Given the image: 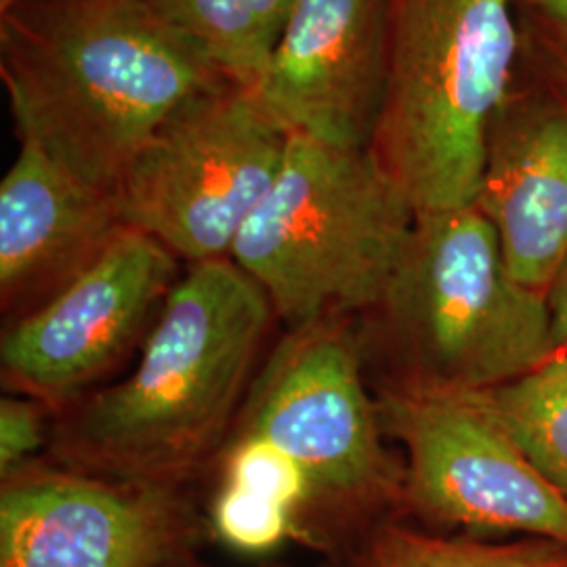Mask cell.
<instances>
[{"label": "cell", "instance_id": "cell-7", "mask_svg": "<svg viewBox=\"0 0 567 567\" xmlns=\"http://www.w3.org/2000/svg\"><path fill=\"white\" fill-rule=\"evenodd\" d=\"M286 143L248 89L221 84L185 103L126 164L116 183L122 219L183 265L229 259Z\"/></svg>", "mask_w": 567, "mask_h": 567}, {"label": "cell", "instance_id": "cell-15", "mask_svg": "<svg viewBox=\"0 0 567 567\" xmlns=\"http://www.w3.org/2000/svg\"><path fill=\"white\" fill-rule=\"evenodd\" d=\"M486 395L529 461L567 498V355Z\"/></svg>", "mask_w": 567, "mask_h": 567}, {"label": "cell", "instance_id": "cell-23", "mask_svg": "<svg viewBox=\"0 0 567 567\" xmlns=\"http://www.w3.org/2000/svg\"><path fill=\"white\" fill-rule=\"evenodd\" d=\"M168 567H206L203 566V564H198L196 561V555L194 557H189V559H183V561H179V564H173V566Z\"/></svg>", "mask_w": 567, "mask_h": 567}, {"label": "cell", "instance_id": "cell-10", "mask_svg": "<svg viewBox=\"0 0 567 567\" xmlns=\"http://www.w3.org/2000/svg\"><path fill=\"white\" fill-rule=\"evenodd\" d=\"M204 519L187 487L118 482L42 456L2 480L0 567H168Z\"/></svg>", "mask_w": 567, "mask_h": 567}, {"label": "cell", "instance_id": "cell-9", "mask_svg": "<svg viewBox=\"0 0 567 567\" xmlns=\"http://www.w3.org/2000/svg\"><path fill=\"white\" fill-rule=\"evenodd\" d=\"M182 265L158 240L128 227L55 299L4 324L0 379L7 393L39 400L58 414L100 389L142 347Z\"/></svg>", "mask_w": 567, "mask_h": 567}, {"label": "cell", "instance_id": "cell-12", "mask_svg": "<svg viewBox=\"0 0 567 567\" xmlns=\"http://www.w3.org/2000/svg\"><path fill=\"white\" fill-rule=\"evenodd\" d=\"M128 229L116 189L86 182L34 143L0 182V311L18 322L55 299Z\"/></svg>", "mask_w": 567, "mask_h": 567}, {"label": "cell", "instance_id": "cell-21", "mask_svg": "<svg viewBox=\"0 0 567 567\" xmlns=\"http://www.w3.org/2000/svg\"><path fill=\"white\" fill-rule=\"evenodd\" d=\"M555 355H567V264L548 290Z\"/></svg>", "mask_w": 567, "mask_h": 567}, {"label": "cell", "instance_id": "cell-8", "mask_svg": "<svg viewBox=\"0 0 567 567\" xmlns=\"http://www.w3.org/2000/svg\"><path fill=\"white\" fill-rule=\"evenodd\" d=\"M377 405L386 435L404 447L410 513L567 545L566 496L529 461L486 391L385 386Z\"/></svg>", "mask_w": 567, "mask_h": 567}, {"label": "cell", "instance_id": "cell-4", "mask_svg": "<svg viewBox=\"0 0 567 567\" xmlns=\"http://www.w3.org/2000/svg\"><path fill=\"white\" fill-rule=\"evenodd\" d=\"M416 210L368 150L288 137L231 261L288 328L360 320L383 301Z\"/></svg>", "mask_w": 567, "mask_h": 567}, {"label": "cell", "instance_id": "cell-19", "mask_svg": "<svg viewBox=\"0 0 567 567\" xmlns=\"http://www.w3.org/2000/svg\"><path fill=\"white\" fill-rule=\"evenodd\" d=\"M55 414L39 400L7 393L0 400V480L42 458L49 447Z\"/></svg>", "mask_w": 567, "mask_h": 567}, {"label": "cell", "instance_id": "cell-3", "mask_svg": "<svg viewBox=\"0 0 567 567\" xmlns=\"http://www.w3.org/2000/svg\"><path fill=\"white\" fill-rule=\"evenodd\" d=\"M360 334L386 344L385 386L487 391L555 355L547 295L508 274L496 229L473 204L416 213L383 301Z\"/></svg>", "mask_w": 567, "mask_h": 567}, {"label": "cell", "instance_id": "cell-13", "mask_svg": "<svg viewBox=\"0 0 567 567\" xmlns=\"http://www.w3.org/2000/svg\"><path fill=\"white\" fill-rule=\"evenodd\" d=\"M475 206L498 234L508 274L548 297L567 264V93L553 82L508 91L487 131Z\"/></svg>", "mask_w": 567, "mask_h": 567}, {"label": "cell", "instance_id": "cell-20", "mask_svg": "<svg viewBox=\"0 0 567 567\" xmlns=\"http://www.w3.org/2000/svg\"><path fill=\"white\" fill-rule=\"evenodd\" d=\"M526 41L538 74L567 93V25L527 16Z\"/></svg>", "mask_w": 567, "mask_h": 567}, {"label": "cell", "instance_id": "cell-11", "mask_svg": "<svg viewBox=\"0 0 567 567\" xmlns=\"http://www.w3.org/2000/svg\"><path fill=\"white\" fill-rule=\"evenodd\" d=\"M389 82V0H297L255 100L288 137L372 147Z\"/></svg>", "mask_w": 567, "mask_h": 567}, {"label": "cell", "instance_id": "cell-25", "mask_svg": "<svg viewBox=\"0 0 567 567\" xmlns=\"http://www.w3.org/2000/svg\"><path fill=\"white\" fill-rule=\"evenodd\" d=\"M16 2H21V0H0V9L9 7V4H16Z\"/></svg>", "mask_w": 567, "mask_h": 567}, {"label": "cell", "instance_id": "cell-17", "mask_svg": "<svg viewBox=\"0 0 567 567\" xmlns=\"http://www.w3.org/2000/svg\"><path fill=\"white\" fill-rule=\"evenodd\" d=\"M215 538L244 555H269L284 543H301L299 519L290 508L248 487L217 480L208 505Z\"/></svg>", "mask_w": 567, "mask_h": 567}, {"label": "cell", "instance_id": "cell-14", "mask_svg": "<svg viewBox=\"0 0 567 567\" xmlns=\"http://www.w3.org/2000/svg\"><path fill=\"white\" fill-rule=\"evenodd\" d=\"M154 16L221 79L252 89L297 0H145Z\"/></svg>", "mask_w": 567, "mask_h": 567}, {"label": "cell", "instance_id": "cell-22", "mask_svg": "<svg viewBox=\"0 0 567 567\" xmlns=\"http://www.w3.org/2000/svg\"><path fill=\"white\" fill-rule=\"evenodd\" d=\"M527 16L567 25V0H522Z\"/></svg>", "mask_w": 567, "mask_h": 567}, {"label": "cell", "instance_id": "cell-24", "mask_svg": "<svg viewBox=\"0 0 567 567\" xmlns=\"http://www.w3.org/2000/svg\"><path fill=\"white\" fill-rule=\"evenodd\" d=\"M264 567H290V566H280V564H265ZM320 567H339L337 564H326V566Z\"/></svg>", "mask_w": 567, "mask_h": 567}, {"label": "cell", "instance_id": "cell-2", "mask_svg": "<svg viewBox=\"0 0 567 567\" xmlns=\"http://www.w3.org/2000/svg\"><path fill=\"white\" fill-rule=\"evenodd\" d=\"M0 79L20 142L110 189L175 112L227 84L145 0L2 7Z\"/></svg>", "mask_w": 567, "mask_h": 567}, {"label": "cell", "instance_id": "cell-6", "mask_svg": "<svg viewBox=\"0 0 567 567\" xmlns=\"http://www.w3.org/2000/svg\"><path fill=\"white\" fill-rule=\"evenodd\" d=\"M355 322L284 330L231 431L261 435L301 466L309 484L301 543L324 553H337L389 508L404 507L405 465L386 447Z\"/></svg>", "mask_w": 567, "mask_h": 567}, {"label": "cell", "instance_id": "cell-1", "mask_svg": "<svg viewBox=\"0 0 567 567\" xmlns=\"http://www.w3.org/2000/svg\"><path fill=\"white\" fill-rule=\"evenodd\" d=\"M276 324L231 259L185 265L135 368L58 412L44 456L118 482L189 486L224 452Z\"/></svg>", "mask_w": 567, "mask_h": 567}, {"label": "cell", "instance_id": "cell-5", "mask_svg": "<svg viewBox=\"0 0 567 567\" xmlns=\"http://www.w3.org/2000/svg\"><path fill=\"white\" fill-rule=\"evenodd\" d=\"M519 51L515 0H389V82L370 150L416 213L477 203Z\"/></svg>", "mask_w": 567, "mask_h": 567}, {"label": "cell", "instance_id": "cell-16", "mask_svg": "<svg viewBox=\"0 0 567 567\" xmlns=\"http://www.w3.org/2000/svg\"><path fill=\"white\" fill-rule=\"evenodd\" d=\"M360 567H567V545L442 538L386 522L370 532Z\"/></svg>", "mask_w": 567, "mask_h": 567}, {"label": "cell", "instance_id": "cell-18", "mask_svg": "<svg viewBox=\"0 0 567 567\" xmlns=\"http://www.w3.org/2000/svg\"><path fill=\"white\" fill-rule=\"evenodd\" d=\"M213 468L219 482L248 487L290 508L299 519L301 532L309 484L301 466L276 444L261 435L231 433Z\"/></svg>", "mask_w": 567, "mask_h": 567}]
</instances>
